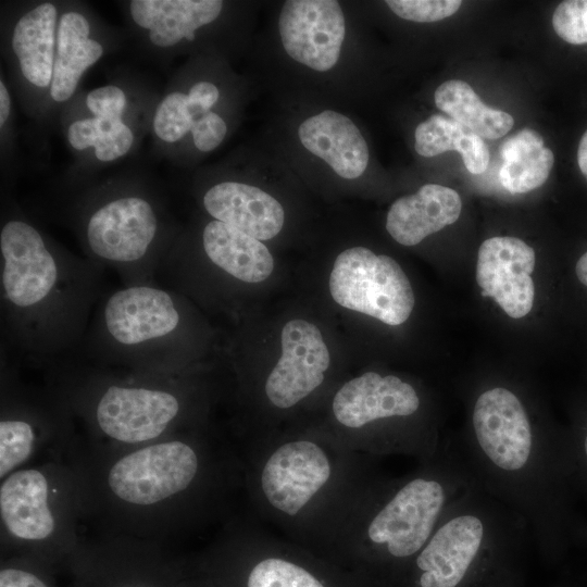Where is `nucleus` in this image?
I'll return each instance as SVG.
<instances>
[{
    "label": "nucleus",
    "mask_w": 587,
    "mask_h": 587,
    "mask_svg": "<svg viewBox=\"0 0 587 587\" xmlns=\"http://www.w3.org/2000/svg\"><path fill=\"white\" fill-rule=\"evenodd\" d=\"M179 587H216L209 578L195 571L190 563Z\"/></svg>",
    "instance_id": "4c0bfd02"
},
{
    "label": "nucleus",
    "mask_w": 587,
    "mask_h": 587,
    "mask_svg": "<svg viewBox=\"0 0 587 587\" xmlns=\"http://www.w3.org/2000/svg\"><path fill=\"white\" fill-rule=\"evenodd\" d=\"M188 562L171 549L135 537L87 533L61 574L64 587H179Z\"/></svg>",
    "instance_id": "9b49d317"
},
{
    "label": "nucleus",
    "mask_w": 587,
    "mask_h": 587,
    "mask_svg": "<svg viewBox=\"0 0 587 587\" xmlns=\"http://www.w3.org/2000/svg\"><path fill=\"white\" fill-rule=\"evenodd\" d=\"M462 200L452 188L426 184L415 193L397 199L390 207L386 229L400 245L415 246L427 236L453 224Z\"/></svg>",
    "instance_id": "412c9836"
},
{
    "label": "nucleus",
    "mask_w": 587,
    "mask_h": 587,
    "mask_svg": "<svg viewBox=\"0 0 587 587\" xmlns=\"http://www.w3.org/2000/svg\"><path fill=\"white\" fill-rule=\"evenodd\" d=\"M67 140L76 150L95 148L99 161L109 162L125 155L134 143V135L122 118L88 117L74 121Z\"/></svg>",
    "instance_id": "c85d7f7f"
},
{
    "label": "nucleus",
    "mask_w": 587,
    "mask_h": 587,
    "mask_svg": "<svg viewBox=\"0 0 587 587\" xmlns=\"http://www.w3.org/2000/svg\"><path fill=\"white\" fill-rule=\"evenodd\" d=\"M89 448H132L191 430L197 404L189 371L147 373L100 366L54 373Z\"/></svg>",
    "instance_id": "20e7f679"
},
{
    "label": "nucleus",
    "mask_w": 587,
    "mask_h": 587,
    "mask_svg": "<svg viewBox=\"0 0 587 587\" xmlns=\"http://www.w3.org/2000/svg\"><path fill=\"white\" fill-rule=\"evenodd\" d=\"M436 107L483 139H497L514 124L509 113L486 105L473 88L460 79L442 83L434 93Z\"/></svg>",
    "instance_id": "cd10ccee"
},
{
    "label": "nucleus",
    "mask_w": 587,
    "mask_h": 587,
    "mask_svg": "<svg viewBox=\"0 0 587 587\" xmlns=\"http://www.w3.org/2000/svg\"><path fill=\"white\" fill-rule=\"evenodd\" d=\"M82 442L75 417L49 383L35 388L2 362L0 402V479L46 461L70 460Z\"/></svg>",
    "instance_id": "1a4fd4ad"
},
{
    "label": "nucleus",
    "mask_w": 587,
    "mask_h": 587,
    "mask_svg": "<svg viewBox=\"0 0 587 587\" xmlns=\"http://www.w3.org/2000/svg\"><path fill=\"white\" fill-rule=\"evenodd\" d=\"M190 132L195 147L202 152H210L222 143L227 125L217 113L209 111L195 120Z\"/></svg>",
    "instance_id": "f704fd0d"
},
{
    "label": "nucleus",
    "mask_w": 587,
    "mask_h": 587,
    "mask_svg": "<svg viewBox=\"0 0 587 587\" xmlns=\"http://www.w3.org/2000/svg\"><path fill=\"white\" fill-rule=\"evenodd\" d=\"M555 34L572 45L587 43V0L561 2L552 15Z\"/></svg>",
    "instance_id": "2f4dec72"
},
{
    "label": "nucleus",
    "mask_w": 587,
    "mask_h": 587,
    "mask_svg": "<svg viewBox=\"0 0 587 587\" xmlns=\"http://www.w3.org/2000/svg\"><path fill=\"white\" fill-rule=\"evenodd\" d=\"M298 136L302 146L346 179L361 176L369 163V147L360 129L346 115L325 110L304 120Z\"/></svg>",
    "instance_id": "aec40b11"
},
{
    "label": "nucleus",
    "mask_w": 587,
    "mask_h": 587,
    "mask_svg": "<svg viewBox=\"0 0 587 587\" xmlns=\"http://www.w3.org/2000/svg\"><path fill=\"white\" fill-rule=\"evenodd\" d=\"M569 442L574 486L587 491V429Z\"/></svg>",
    "instance_id": "e433bc0d"
},
{
    "label": "nucleus",
    "mask_w": 587,
    "mask_h": 587,
    "mask_svg": "<svg viewBox=\"0 0 587 587\" xmlns=\"http://www.w3.org/2000/svg\"><path fill=\"white\" fill-rule=\"evenodd\" d=\"M280 344V358L268 374L264 390L275 408L285 410L322 385L330 357L320 329L302 319L284 325Z\"/></svg>",
    "instance_id": "dca6fc26"
},
{
    "label": "nucleus",
    "mask_w": 587,
    "mask_h": 587,
    "mask_svg": "<svg viewBox=\"0 0 587 587\" xmlns=\"http://www.w3.org/2000/svg\"><path fill=\"white\" fill-rule=\"evenodd\" d=\"M404 478L376 485L359 530L354 574L396 587L448 508L473 483L459 449L442 447Z\"/></svg>",
    "instance_id": "423d86ee"
},
{
    "label": "nucleus",
    "mask_w": 587,
    "mask_h": 587,
    "mask_svg": "<svg viewBox=\"0 0 587 587\" xmlns=\"http://www.w3.org/2000/svg\"><path fill=\"white\" fill-rule=\"evenodd\" d=\"M126 100L120 87L107 85L91 90L86 97V105L95 117L122 118Z\"/></svg>",
    "instance_id": "72a5a7b5"
},
{
    "label": "nucleus",
    "mask_w": 587,
    "mask_h": 587,
    "mask_svg": "<svg viewBox=\"0 0 587 587\" xmlns=\"http://www.w3.org/2000/svg\"><path fill=\"white\" fill-rule=\"evenodd\" d=\"M90 25L78 12H65L58 23L57 55L50 96L54 101L68 100L84 72L103 54L101 43L89 38Z\"/></svg>",
    "instance_id": "b1692460"
},
{
    "label": "nucleus",
    "mask_w": 587,
    "mask_h": 587,
    "mask_svg": "<svg viewBox=\"0 0 587 587\" xmlns=\"http://www.w3.org/2000/svg\"><path fill=\"white\" fill-rule=\"evenodd\" d=\"M334 472L327 449L310 439L290 440L273 449L263 461L258 488L274 511L295 519L327 488Z\"/></svg>",
    "instance_id": "4468645a"
},
{
    "label": "nucleus",
    "mask_w": 587,
    "mask_h": 587,
    "mask_svg": "<svg viewBox=\"0 0 587 587\" xmlns=\"http://www.w3.org/2000/svg\"><path fill=\"white\" fill-rule=\"evenodd\" d=\"M47 563L25 554L1 555L0 587H64Z\"/></svg>",
    "instance_id": "c756f323"
},
{
    "label": "nucleus",
    "mask_w": 587,
    "mask_h": 587,
    "mask_svg": "<svg viewBox=\"0 0 587 587\" xmlns=\"http://www.w3.org/2000/svg\"><path fill=\"white\" fill-rule=\"evenodd\" d=\"M193 330L179 294L152 283L125 285L98 305L88 347L100 367L182 373L189 371Z\"/></svg>",
    "instance_id": "0eeeda50"
},
{
    "label": "nucleus",
    "mask_w": 587,
    "mask_h": 587,
    "mask_svg": "<svg viewBox=\"0 0 587 587\" xmlns=\"http://www.w3.org/2000/svg\"><path fill=\"white\" fill-rule=\"evenodd\" d=\"M87 533L71 460L32 464L1 479V555H30L61 574Z\"/></svg>",
    "instance_id": "6e6552de"
},
{
    "label": "nucleus",
    "mask_w": 587,
    "mask_h": 587,
    "mask_svg": "<svg viewBox=\"0 0 587 587\" xmlns=\"http://www.w3.org/2000/svg\"><path fill=\"white\" fill-rule=\"evenodd\" d=\"M388 8L399 17L412 22L430 23L453 15L460 0H388Z\"/></svg>",
    "instance_id": "473e14b6"
},
{
    "label": "nucleus",
    "mask_w": 587,
    "mask_h": 587,
    "mask_svg": "<svg viewBox=\"0 0 587 587\" xmlns=\"http://www.w3.org/2000/svg\"><path fill=\"white\" fill-rule=\"evenodd\" d=\"M193 122L188 96L174 91L159 103L153 117V130L161 140L176 142L191 130Z\"/></svg>",
    "instance_id": "7c9ffc66"
},
{
    "label": "nucleus",
    "mask_w": 587,
    "mask_h": 587,
    "mask_svg": "<svg viewBox=\"0 0 587 587\" xmlns=\"http://www.w3.org/2000/svg\"><path fill=\"white\" fill-rule=\"evenodd\" d=\"M201 246L210 264L237 282L258 284L273 272L274 259L265 245L226 223L205 224Z\"/></svg>",
    "instance_id": "4be33fe9"
},
{
    "label": "nucleus",
    "mask_w": 587,
    "mask_h": 587,
    "mask_svg": "<svg viewBox=\"0 0 587 587\" xmlns=\"http://www.w3.org/2000/svg\"><path fill=\"white\" fill-rule=\"evenodd\" d=\"M205 211L216 221L226 223L247 235L267 240L283 228L282 204L264 190L239 182H222L203 196Z\"/></svg>",
    "instance_id": "6ab92c4d"
},
{
    "label": "nucleus",
    "mask_w": 587,
    "mask_h": 587,
    "mask_svg": "<svg viewBox=\"0 0 587 587\" xmlns=\"http://www.w3.org/2000/svg\"><path fill=\"white\" fill-rule=\"evenodd\" d=\"M187 96L190 112L196 120L214 107L220 98V91L210 82H199L190 88Z\"/></svg>",
    "instance_id": "c9c22d12"
},
{
    "label": "nucleus",
    "mask_w": 587,
    "mask_h": 587,
    "mask_svg": "<svg viewBox=\"0 0 587 587\" xmlns=\"http://www.w3.org/2000/svg\"><path fill=\"white\" fill-rule=\"evenodd\" d=\"M278 30L291 59L314 71L326 72L340 55L345 16L335 0H288L279 13Z\"/></svg>",
    "instance_id": "2eb2a0df"
},
{
    "label": "nucleus",
    "mask_w": 587,
    "mask_h": 587,
    "mask_svg": "<svg viewBox=\"0 0 587 587\" xmlns=\"http://www.w3.org/2000/svg\"><path fill=\"white\" fill-rule=\"evenodd\" d=\"M422 399L416 388L396 375L365 372L336 392L333 413L336 421L351 429L417 415Z\"/></svg>",
    "instance_id": "a211bd4d"
},
{
    "label": "nucleus",
    "mask_w": 587,
    "mask_h": 587,
    "mask_svg": "<svg viewBox=\"0 0 587 587\" xmlns=\"http://www.w3.org/2000/svg\"><path fill=\"white\" fill-rule=\"evenodd\" d=\"M88 532L166 547L210 512L222 490L223 460L191 429L132 448H89L72 455Z\"/></svg>",
    "instance_id": "f257e3e1"
},
{
    "label": "nucleus",
    "mask_w": 587,
    "mask_h": 587,
    "mask_svg": "<svg viewBox=\"0 0 587 587\" xmlns=\"http://www.w3.org/2000/svg\"><path fill=\"white\" fill-rule=\"evenodd\" d=\"M575 273L578 280L587 287V252H585L577 261Z\"/></svg>",
    "instance_id": "a19ab883"
},
{
    "label": "nucleus",
    "mask_w": 587,
    "mask_h": 587,
    "mask_svg": "<svg viewBox=\"0 0 587 587\" xmlns=\"http://www.w3.org/2000/svg\"><path fill=\"white\" fill-rule=\"evenodd\" d=\"M534 249L516 237L497 236L483 241L477 253L476 282L482 296L491 297L512 319L527 315L534 303Z\"/></svg>",
    "instance_id": "f3484780"
},
{
    "label": "nucleus",
    "mask_w": 587,
    "mask_h": 587,
    "mask_svg": "<svg viewBox=\"0 0 587 587\" xmlns=\"http://www.w3.org/2000/svg\"><path fill=\"white\" fill-rule=\"evenodd\" d=\"M529 544L524 521L474 480L396 587H522Z\"/></svg>",
    "instance_id": "39448f33"
},
{
    "label": "nucleus",
    "mask_w": 587,
    "mask_h": 587,
    "mask_svg": "<svg viewBox=\"0 0 587 587\" xmlns=\"http://www.w3.org/2000/svg\"><path fill=\"white\" fill-rule=\"evenodd\" d=\"M2 338L37 364L77 345L99 296L102 267L54 247L24 218L0 232Z\"/></svg>",
    "instance_id": "7ed1b4c3"
},
{
    "label": "nucleus",
    "mask_w": 587,
    "mask_h": 587,
    "mask_svg": "<svg viewBox=\"0 0 587 587\" xmlns=\"http://www.w3.org/2000/svg\"><path fill=\"white\" fill-rule=\"evenodd\" d=\"M57 8L41 3L15 24L12 49L26 80L36 87L51 85L54 66Z\"/></svg>",
    "instance_id": "393cba45"
},
{
    "label": "nucleus",
    "mask_w": 587,
    "mask_h": 587,
    "mask_svg": "<svg viewBox=\"0 0 587 587\" xmlns=\"http://www.w3.org/2000/svg\"><path fill=\"white\" fill-rule=\"evenodd\" d=\"M577 162L580 172L587 179V130L580 138L578 150H577Z\"/></svg>",
    "instance_id": "ea45409f"
},
{
    "label": "nucleus",
    "mask_w": 587,
    "mask_h": 587,
    "mask_svg": "<svg viewBox=\"0 0 587 587\" xmlns=\"http://www.w3.org/2000/svg\"><path fill=\"white\" fill-rule=\"evenodd\" d=\"M190 564L216 587H372L358 575L344 576L297 555L265 553L239 537H228Z\"/></svg>",
    "instance_id": "f8f14e48"
},
{
    "label": "nucleus",
    "mask_w": 587,
    "mask_h": 587,
    "mask_svg": "<svg viewBox=\"0 0 587 587\" xmlns=\"http://www.w3.org/2000/svg\"><path fill=\"white\" fill-rule=\"evenodd\" d=\"M328 286L339 305L391 326L404 323L415 303L411 283L397 261L365 247L338 254Z\"/></svg>",
    "instance_id": "ddd939ff"
},
{
    "label": "nucleus",
    "mask_w": 587,
    "mask_h": 587,
    "mask_svg": "<svg viewBox=\"0 0 587 587\" xmlns=\"http://www.w3.org/2000/svg\"><path fill=\"white\" fill-rule=\"evenodd\" d=\"M558 587H562V586H558Z\"/></svg>",
    "instance_id": "79ce46f5"
},
{
    "label": "nucleus",
    "mask_w": 587,
    "mask_h": 587,
    "mask_svg": "<svg viewBox=\"0 0 587 587\" xmlns=\"http://www.w3.org/2000/svg\"><path fill=\"white\" fill-rule=\"evenodd\" d=\"M82 235L88 259L115 270L125 285L152 283L172 248L154 202L138 193L96 202L86 213Z\"/></svg>",
    "instance_id": "9d476101"
},
{
    "label": "nucleus",
    "mask_w": 587,
    "mask_h": 587,
    "mask_svg": "<svg viewBox=\"0 0 587 587\" xmlns=\"http://www.w3.org/2000/svg\"><path fill=\"white\" fill-rule=\"evenodd\" d=\"M220 0H133L129 3L134 22L149 30L150 41L161 48L175 46L182 39L192 41L201 26L221 14Z\"/></svg>",
    "instance_id": "5701e85b"
},
{
    "label": "nucleus",
    "mask_w": 587,
    "mask_h": 587,
    "mask_svg": "<svg viewBox=\"0 0 587 587\" xmlns=\"http://www.w3.org/2000/svg\"><path fill=\"white\" fill-rule=\"evenodd\" d=\"M502 164L499 180L512 193H524L548 179L554 163L553 152L545 146L539 133L523 128L500 146Z\"/></svg>",
    "instance_id": "a878e982"
},
{
    "label": "nucleus",
    "mask_w": 587,
    "mask_h": 587,
    "mask_svg": "<svg viewBox=\"0 0 587 587\" xmlns=\"http://www.w3.org/2000/svg\"><path fill=\"white\" fill-rule=\"evenodd\" d=\"M414 139L415 151L422 157L432 158L446 151H457L472 174H480L488 166L490 154L484 139L441 114H434L420 123Z\"/></svg>",
    "instance_id": "bb28decb"
},
{
    "label": "nucleus",
    "mask_w": 587,
    "mask_h": 587,
    "mask_svg": "<svg viewBox=\"0 0 587 587\" xmlns=\"http://www.w3.org/2000/svg\"><path fill=\"white\" fill-rule=\"evenodd\" d=\"M11 111V98L4 83L0 82V125L5 124Z\"/></svg>",
    "instance_id": "58836bf2"
},
{
    "label": "nucleus",
    "mask_w": 587,
    "mask_h": 587,
    "mask_svg": "<svg viewBox=\"0 0 587 587\" xmlns=\"http://www.w3.org/2000/svg\"><path fill=\"white\" fill-rule=\"evenodd\" d=\"M459 451L475 483L524 521L541 559L561 560L576 533L569 442L535 422L512 388L491 386L475 397Z\"/></svg>",
    "instance_id": "f03ea898"
}]
</instances>
